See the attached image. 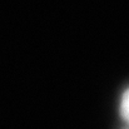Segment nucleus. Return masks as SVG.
<instances>
[{"mask_svg": "<svg viewBox=\"0 0 129 129\" xmlns=\"http://www.w3.org/2000/svg\"><path fill=\"white\" fill-rule=\"evenodd\" d=\"M119 114L122 119L125 122V124L129 125V86L123 91L119 102Z\"/></svg>", "mask_w": 129, "mask_h": 129, "instance_id": "1", "label": "nucleus"}, {"mask_svg": "<svg viewBox=\"0 0 129 129\" xmlns=\"http://www.w3.org/2000/svg\"><path fill=\"white\" fill-rule=\"evenodd\" d=\"M124 129H129V125H127V127H125V128H124Z\"/></svg>", "mask_w": 129, "mask_h": 129, "instance_id": "2", "label": "nucleus"}]
</instances>
